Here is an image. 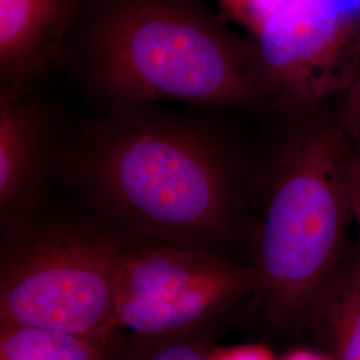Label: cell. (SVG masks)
<instances>
[{"label":"cell","mask_w":360,"mask_h":360,"mask_svg":"<svg viewBox=\"0 0 360 360\" xmlns=\"http://www.w3.org/2000/svg\"><path fill=\"white\" fill-rule=\"evenodd\" d=\"M60 176L99 218L144 240L226 257L242 229L248 174L235 146L206 117L158 103L104 107L68 138Z\"/></svg>","instance_id":"6da1fadb"},{"label":"cell","mask_w":360,"mask_h":360,"mask_svg":"<svg viewBox=\"0 0 360 360\" xmlns=\"http://www.w3.org/2000/svg\"><path fill=\"white\" fill-rule=\"evenodd\" d=\"M269 162L252 233L257 307L271 327L291 328L331 283L354 220L351 146L340 127L296 122Z\"/></svg>","instance_id":"3957f363"},{"label":"cell","mask_w":360,"mask_h":360,"mask_svg":"<svg viewBox=\"0 0 360 360\" xmlns=\"http://www.w3.org/2000/svg\"><path fill=\"white\" fill-rule=\"evenodd\" d=\"M117 335L99 339L51 328L0 323V360H116Z\"/></svg>","instance_id":"9c48e42d"},{"label":"cell","mask_w":360,"mask_h":360,"mask_svg":"<svg viewBox=\"0 0 360 360\" xmlns=\"http://www.w3.org/2000/svg\"><path fill=\"white\" fill-rule=\"evenodd\" d=\"M254 267L211 251L129 242L116 276L117 328L158 339L226 318L255 292Z\"/></svg>","instance_id":"8992f818"},{"label":"cell","mask_w":360,"mask_h":360,"mask_svg":"<svg viewBox=\"0 0 360 360\" xmlns=\"http://www.w3.org/2000/svg\"><path fill=\"white\" fill-rule=\"evenodd\" d=\"M348 183H349L352 215L360 232V154L352 147H351V158H349V167H348Z\"/></svg>","instance_id":"4fadbf2b"},{"label":"cell","mask_w":360,"mask_h":360,"mask_svg":"<svg viewBox=\"0 0 360 360\" xmlns=\"http://www.w3.org/2000/svg\"><path fill=\"white\" fill-rule=\"evenodd\" d=\"M250 32L266 111L304 114L360 70V0H218Z\"/></svg>","instance_id":"5b68a950"},{"label":"cell","mask_w":360,"mask_h":360,"mask_svg":"<svg viewBox=\"0 0 360 360\" xmlns=\"http://www.w3.org/2000/svg\"><path fill=\"white\" fill-rule=\"evenodd\" d=\"M285 360H336L333 355H324L314 351H297L291 354Z\"/></svg>","instance_id":"5bb4252c"},{"label":"cell","mask_w":360,"mask_h":360,"mask_svg":"<svg viewBox=\"0 0 360 360\" xmlns=\"http://www.w3.org/2000/svg\"><path fill=\"white\" fill-rule=\"evenodd\" d=\"M307 321L327 335L335 359L360 360V247L340 266Z\"/></svg>","instance_id":"30bf717a"},{"label":"cell","mask_w":360,"mask_h":360,"mask_svg":"<svg viewBox=\"0 0 360 360\" xmlns=\"http://www.w3.org/2000/svg\"><path fill=\"white\" fill-rule=\"evenodd\" d=\"M226 318L167 338L132 336L131 340L123 343L116 360H211Z\"/></svg>","instance_id":"8fae6325"},{"label":"cell","mask_w":360,"mask_h":360,"mask_svg":"<svg viewBox=\"0 0 360 360\" xmlns=\"http://www.w3.org/2000/svg\"><path fill=\"white\" fill-rule=\"evenodd\" d=\"M62 65L103 107L266 111L252 39L231 31L205 0H84Z\"/></svg>","instance_id":"7a4b0ae2"},{"label":"cell","mask_w":360,"mask_h":360,"mask_svg":"<svg viewBox=\"0 0 360 360\" xmlns=\"http://www.w3.org/2000/svg\"><path fill=\"white\" fill-rule=\"evenodd\" d=\"M59 112L37 89L0 87V221L3 240L28 230L53 178L60 176L68 135Z\"/></svg>","instance_id":"52a82bcc"},{"label":"cell","mask_w":360,"mask_h":360,"mask_svg":"<svg viewBox=\"0 0 360 360\" xmlns=\"http://www.w3.org/2000/svg\"><path fill=\"white\" fill-rule=\"evenodd\" d=\"M84 0H0V84L37 89L62 65Z\"/></svg>","instance_id":"ba28073f"},{"label":"cell","mask_w":360,"mask_h":360,"mask_svg":"<svg viewBox=\"0 0 360 360\" xmlns=\"http://www.w3.org/2000/svg\"><path fill=\"white\" fill-rule=\"evenodd\" d=\"M343 107L340 115V129L355 151L360 154V70L343 92Z\"/></svg>","instance_id":"7c38bea8"},{"label":"cell","mask_w":360,"mask_h":360,"mask_svg":"<svg viewBox=\"0 0 360 360\" xmlns=\"http://www.w3.org/2000/svg\"><path fill=\"white\" fill-rule=\"evenodd\" d=\"M129 232L114 224L41 214L3 240L0 323L99 339L116 336V276Z\"/></svg>","instance_id":"277c9868"}]
</instances>
